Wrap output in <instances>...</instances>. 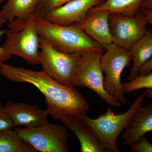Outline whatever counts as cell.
<instances>
[{"mask_svg": "<svg viewBox=\"0 0 152 152\" xmlns=\"http://www.w3.org/2000/svg\"><path fill=\"white\" fill-rule=\"evenodd\" d=\"M105 53L101 57V67L105 73L104 88L109 95L125 104L126 103L121 81V75L126 67L132 61L129 51L112 43L104 47Z\"/></svg>", "mask_w": 152, "mask_h": 152, "instance_id": "52a82bcc", "label": "cell"}, {"mask_svg": "<svg viewBox=\"0 0 152 152\" xmlns=\"http://www.w3.org/2000/svg\"><path fill=\"white\" fill-rule=\"evenodd\" d=\"M61 122L78 139L80 152H104L95 132L80 117L67 118Z\"/></svg>", "mask_w": 152, "mask_h": 152, "instance_id": "4fadbf2b", "label": "cell"}, {"mask_svg": "<svg viewBox=\"0 0 152 152\" xmlns=\"http://www.w3.org/2000/svg\"><path fill=\"white\" fill-rule=\"evenodd\" d=\"M35 13L26 21L12 22L4 34L6 38L2 47L12 56L20 57L27 62L40 64L39 49V36L37 31Z\"/></svg>", "mask_w": 152, "mask_h": 152, "instance_id": "277c9868", "label": "cell"}, {"mask_svg": "<svg viewBox=\"0 0 152 152\" xmlns=\"http://www.w3.org/2000/svg\"><path fill=\"white\" fill-rule=\"evenodd\" d=\"M0 11V16L10 23L25 22L35 14L40 0H7Z\"/></svg>", "mask_w": 152, "mask_h": 152, "instance_id": "9a60e30c", "label": "cell"}, {"mask_svg": "<svg viewBox=\"0 0 152 152\" xmlns=\"http://www.w3.org/2000/svg\"><path fill=\"white\" fill-rule=\"evenodd\" d=\"M0 152H38L14 129L0 132Z\"/></svg>", "mask_w": 152, "mask_h": 152, "instance_id": "ac0fdd59", "label": "cell"}, {"mask_svg": "<svg viewBox=\"0 0 152 152\" xmlns=\"http://www.w3.org/2000/svg\"><path fill=\"white\" fill-rule=\"evenodd\" d=\"M110 13L108 11L99 10L88 14L82 21L71 26L81 30L104 48L113 43L109 23Z\"/></svg>", "mask_w": 152, "mask_h": 152, "instance_id": "7c38bea8", "label": "cell"}, {"mask_svg": "<svg viewBox=\"0 0 152 152\" xmlns=\"http://www.w3.org/2000/svg\"><path fill=\"white\" fill-rule=\"evenodd\" d=\"M13 124L7 113L5 106L0 102V132L13 129Z\"/></svg>", "mask_w": 152, "mask_h": 152, "instance_id": "7402d4cb", "label": "cell"}, {"mask_svg": "<svg viewBox=\"0 0 152 152\" xmlns=\"http://www.w3.org/2000/svg\"><path fill=\"white\" fill-rule=\"evenodd\" d=\"M72 0H40L35 13L37 16L43 17L49 11L54 10Z\"/></svg>", "mask_w": 152, "mask_h": 152, "instance_id": "ffe728a7", "label": "cell"}, {"mask_svg": "<svg viewBox=\"0 0 152 152\" xmlns=\"http://www.w3.org/2000/svg\"><path fill=\"white\" fill-rule=\"evenodd\" d=\"M104 51H90L82 54L72 86L87 87L112 107H120L122 105L121 103L109 95L104 88V77L101 65V57Z\"/></svg>", "mask_w": 152, "mask_h": 152, "instance_id": "8992f818", "label": "cell"}, {"mask_svg": "<svg viewBox=\"0 0 152 152\" xmlns=\"http://www.w3.org/2000/svg\"><path fill=\"white\" fill-rule=\"evenodd\" d=\"M122 136L124 145H130L146 133L152 132V104L142 107Z\"/></svg>", "mask_w": 152, "mask_h": 152, "instance_id": "5bb4252c", "label": "cell"}, {"mask_svg": "<svg viewBox=\"0 0 152 152\" xmlns=\"http://www.w3.org/2000/svg\"><path fill=\"white\" fill-rule=\"evenodd\" d=\"M142 11L143 12L144 15L145 16L148 20V23L152 24V10H145Z\"/></svg>", "mask_w": 152, "mask_h": 152, "instance_id": "484cf974", "label": "cell"}, {"mask_svg": "<svg viewBox=\"0 0 152 152\" xmlns=\"http://www.w3.org/2000/svg\"><path fill=\"white\" fill-rule=\"evenodd\" d=\"M122 85L125 94L132 92L141 89H148V92L146 96L152 99V72L147 75L138 76L132 80L123 82Z\"/></svg>", "mask_w": 152, "mask_h": 152, "instance_id": "d6986e66", "label": "cell"}, {"mask_svg": "<svg viewBox=\"0 0 152 152\" xmlns=\"http://www.w3.org/2000/svg\"><path fill=\"white\" fill-rule=\"evenodd\" d=\"M129 146L131 152H152V144L148 140L145 135Z\"/></svg>", "mask_w": 152, "mask_h": 152, "instance_id": "44dd1931", "label": "cell"}, {"mask_svg": "<svg viewBox=\"0 0 152 152\" xmlns=\"http://www.w3.org/2000/svg\"><path fill=\"white\" fill-rule=\"evenodd\" d=\"M0 74L9 80L31 84L45 96L46 110L54 119L61 121L71 117L86 115L89 105L86 98L75 87L60 83L43 71L32 70L3 64Z\"/></svg>", "mask_w": 152, "mask_h": 152, "instance_id": "6da1fadb", "label": "cell"}, {"mask_svg": "<svg viewBox=\"0 0 152 152\" xmlns=\"http://www.w3.org/2000/svg\"><path fill=\"white\" fill-rule=\"evenodd\" d=\"M7 23L4 19L0 16V37L5 33L6 30H1V28L5 23ZM12 55L6 52L2 47L0 46V66L5 62L8 61L11 58Z\"/></svg>", "mask_w": 152, "mask_h": 152, "instance_id": "603a6c76", "label": "cell"}, {"mask_svg": "<svg viewBox=\"0 0 152 152\" xmlns=\"http://www.w3.org/2000/svg\"><path fill=\"white\" fill-rule=\"evenodd\" d=\"M39 42V60L42 70L60 83L72 86L74 75L82 55L58 50L40 36Z\"/></svg>", "mask_w": 152, "mask_h": 152, "instance_id": "5b68a950", "label": "cell"}, {"mask_svg": "<svg viewBox=\"0 0 152 152\" xmlns=\"http://www.w3.org/2000/svg\"><path fill=\"white\" fill-rule=\"evenodd\" d=\"M5 1H6V0H0V4L4 3Z\"/></svg>", "mask_w": 152, "mask_h": 152, "instance_id": "4316f807", "label": "cell"}, {"mask_svg": "<svg viewBox=\"0 0 152 152\" xmlns=\"http://www.w3.org/2000/svg\"><path fill=\"white\" fill-rule=\"evenodd\" d=\"M6 1H7V0H6Z\"/></svg>", "mask_w": 152, "mask_h": 152, "instance_id": "83f0119b", "label": "cell"}, {"mask_svg": "<svg viewBox=\"0 0 152 152\" xmlns=\"http://www.w3.org/2000/svg\"><path fill=\"white\" fill-rule=\"evenodd\" d=\"M148 89L138 96L130 107L124 113L115 114L108 107L107 113L92 119L86 114L80 117L95 132L99 143L104 152H119L117 141L120 133L126 129L142 107L144 99Z\"/></svg>", "mask_w": 152, "mask_h": 152, "instance_id": "7a4b0ae2", "label": "cell"}, {"mask_svg": "<svg viewBox=\"0 0 152 152\" xmlns=\"http://www.w3.org/2000/svg\"><path fill=\"white\" fill-rule=\"evenodd\" d=\"M5 106L14 128L35 127L49 123V114L46 109H41L37 105L9 101Z\"/></svg>", "mask_w": 152, "mask_h": 152, "instance_id": "8fae6325", "label": "cell"}, {"mask_svg": "<svg viewBox=\"0 0 152 152\" xmlns=\"http://www.w3.org/2000/svg\"><path fill=\"white\" fill-rule=\"evenodd\" d=\"M152 10V0H142L139 10Z\"/></svg>", "mask_w": 152, "mask_h": 152, "instance_id": "d4e9b609", "label": "cell"}, {"mask_svg": "<svg viewBox=\"0 0 152 152\" xmlns=\"http://www.w3.org/2000/svg\"><path fill=\"white\" fill-rule=\"evenodd\" d=\"M106 0H72L48 12L43 16L49 22L62 26H71L86 18L88 12Z\"/></svg>", "mask_w": 152, "mask_h": 152, "instance_id": "30bf717a", "label": "cell"}, {"mask_svg": "<svg viewBox=\"0 0 152 152\" xmlns=\"http://www.w3.org/2000/svg\"><path fill=\"white\" fill-rule=\"evenodd\" d=\"M109 23L113 43L129 50L146 32L148 21L143 12L139 10L132 18L110 13Z\"/></svg>", "mask_w": 152, "mask_h": 152, "instance_id": "9c48e42d", "label": "cell"}, {"mask_svg": "<svg viewBox=\"0 0 152 152\" xmlns=\"http://www.w3.org/2000/svg\"><path fill=\"white\" fill-rule=\"evenodd\" d=\"M133 66L128 77L132 80L138 76L142 66L152 57V30L147 31L144 35L129 50Z\"/></svg>", "mask_w": 152, "mask_h": 152, "instance_id": "2e32d148", "label": "cell"}, {"mask_svg": "<svg viewBox=\"0 0 152 152\" xmlns=\"http://www.w3.org/2000/svg\"><path fill=\"white\" fill-rule=\"evenodd\" d=\"M36 25L39 36L61 51L82 55L104 49L81 30L73 26L56 24L41 16L36 17Z\"/></svg>", "mask_w": 152, "mask_h": 152, "instance_id": "3957f363", "label": "cell"}, {"mask_svg": "<svg viewBox=\"0 0 152 152\" xmlns=\"http://www.w3.org/2000/svg\"><path fill=\"white\" fill-rule=\"evenodd\" d=\"M142 0H106L99 5L90 9L88 14L99 10L119 13L128 17H134L139 10Z\"/></svg>", "mask_w": 152, "mask_h": 152, "instance_id": "e0dca14e", "label": "cell"}, {"mask_svg": "<svg viewBox=\"0 0 152 152\" xmlns=\"http://www.w3.org/2000/svg\"><path fill=\"white\" fill-rule=\"evenodd\" d=\"M14 130L38 152H68L65 126L48 123L33 128L15 127Z\"/></svg>", "mask_w": 152, "mask_h": 152, "instance_id": "ba28073f", "label": "cell"}, {"mask_svg": "<svg viewBox=\"0 0 152 152\" xmlns=\"http://www.w3.org/2000/svg\"><path fill=\"white\" fill-rule=\"evenodd\" d=\"M152 72V57L142 66L139 71L138 76H145Z\"/></svg>", "mask_w": 152, "mask_h": 152, "instance_id": "cb8c5ba5", "label": "cell"}]
</instances>
